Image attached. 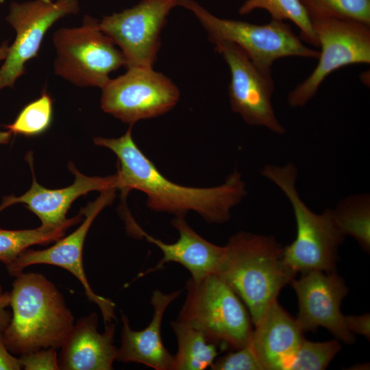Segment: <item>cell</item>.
<instances>
[{"label":"cell","instance_id":"6da1fadb","mask_svg":"<svg viewBox=\"0 0 370 370\" xmlns=\"http://www.w3.org/2000/svg\"><path fill=\"white\" fill-rule=\"evenodd\" d=\"M132 126L119 138L96 137L94 143L110 149L117 157L116 189L125 197L132 190L144 193L151 210L175 217L189 211L199 214L209 223H223L231 217L232 209L247 195L245 184L236 170L224 183L208 188L185 186L164 176L134 142Z\"/></svg>","mask_w":370,"mask_h":370},{"label":"cell","instance_id":"7a4b0ae2","mask_svg":"<svg viewBox=\"0 0 370 370\" xmlns=\"http://www.w3.org/2000/svg\"><path fill=\"white\" fill-rule=\"evenodd\" d=\"M296 273L273 236L240 232L225 245L215 274L240 297L255 325Z\"/></svg>","mask_w":370,"mask_h":370},{"label":"cell","instance_id":"3957f363","mask_svg":"<svg viewBox=\"0 0 370 370\" xmlns=\"http://www.w3.org/2000/svg\"><path fill=\"white\" fill-rule=\"evenodd\" d=\"M10 293L12 317L3 331L15 355L42 348L59 349L74 325V317L56 285L38 273L14 277Z\"/></svg>","mask_w":370,"mask_h":370},{"label":"cell","instance_id":"277c9868","mask_svg":"<svg viewBox=\"0 0 370 370\" xmlns=\"http://www.w3.org/2000/svg\"><path fill=\"white\" fill-rule=\"evenodd\" d=\"M261 173L282 190L293 210L297 234L292 243L283 247L285 262L296 273L336 271L338 249L345 235L336 223L333 210L317 214L305 204L295 186L297 171L293 163L268 164Z\"/></svg>","mask_w":370,"mask_h":370},{"label":"cell","instance_id":"5b68a950","mask_svg":"<svg viewBox=\"0 0 370 370\" xmlns=\"http://www.w3.org/2000/svg\"><path fill=\"white\" fill-rule=\"evenodd\" d=\"M177 320L200 331L207 339L233 350L249 345L253 329L247 308L221 278L211 274L190 278Z\"/></svg>","mask_w":370,"mask_h":370},{"label":"cell","instance_id":"8992f818","mask_svg":"<svg viewBox=\"0 0 370 370\" xmlns=\"http://www.w3.org/2000/svg\"><path fill=\"white\" fill-rule=\"evenodd\" d=\"M99 23L97 19L86 15L80 26L62 27L54 32L56 75L77 86L101 89L112 72L125 66L122 52L101 30Z\"/></svg>","mask_w":370,"mask_h":370},{"label":"cell","instance_id":"52a82bcc","mask_svg":"<svg viewBox=\"0 0 370 370\" xmlns=\"http://www.w3.org/2000/svg\"><path fill=\"white\" fill-rule=\"evenodd\" d=\"M178 5L193 13L212 43L232 42L264 69H271L273 63L282 58H319V51L306 47L284 21L272 18L267 24L258 25L217 17L194 0H178Z\"/></svg>","mask_w":370,"mask_h":370},{"label":"cell","instance_id":"ba28073f","mask_svg":"<svg viewBox=\"0 0 370 370\" xmlns=\"http://www.w3.org/2000/svg\"><path fill=\"white\" fill-rule=\"evenodd\" d=\"M311 23L321 47L319 62L311 74L289 92L288 103L293 108L305 106L336 70L370 63V25L334 18H312Z\"/></svg>","mask_w":370,"mask_h":370},{"label":"cell","instance_id":"9c48e42d","mask_svg":"<svg viewBox=\"0 0 370 370\" xmlns=\"http://www.w3.org/2000/svg\"><path fill=\"white\" fill-rule=\"evenodd\" d=\"M101 90V109L130 125L169 112L180 99L177 86L153 68H127Z\"/></svg>","mask_w":370,"mask_h":370},{"label":"cell","instance_id":"30bf717a","mask_svg":"<svg viewBox=\"0 0 370 370\" xmlns=\"http://www.w3.org/2000/svg\"><path fill=\"white\" fill-rule=\"evenodd\" d=\"M79 10L78 0H32L11 3L5 20L16 34L0 68V90L14 87L25 73L26 63L37 56L45 34L53 24Z\"/></svg>","mask_w":370,"mask_h":370},{"label":"cell","instance_id":"8fae6325","mask_svg":"<svg viewBox=\"0 0 370 370\" xmlns=\"http://www.w3.org/2000/svg\"><path fill=\"white\" fill-rule=\"evenodd\" d=\"M214 45L215 50L222 56L230 69L228 94L232 111L248 125L262 126L274 133L284 134L285 129L272 106L274 82L271 69L256 64L241 47L232 42L220 41Z\"/></svg>","mask_w":370,"mask_h":370},{"label":"cell","instance_id":"7c38bea8","mask_svg":"<svg viewBox=\"0 0 370 370\" xmlns=\"http://www.w3.org/2000/svg\"><path fill=\"white\" fill-rule=\"evenodd\" d=\"M178 0H141L136 5L99 21L101 30L119 47L125 66L153 68L160 33Z\"/></svg>","mask_w":370,"mask_h":370},{"label":"cell","instance_id":"4fadbf2b","mask_svg":"<svg viewBox=\"0 0 370 370\" xmlns=\"http://www.w3.org/2000/svg\"><path fill=\"white\" fill-rule=\"evenodd\" d=\"M116 189L100 192L99 197L81 210L84 219L71 234L56 241L51 247L41 250L27 249L11 264L5 267L10 275L15 277L26 267L34 264H50L61 267L74 275L82 284L86 297L99 308L105 325L116 320L114 303L96 294L86 278L82 261L83 247L93 221L99 213L109 206Z\"/></svg>","mask_w":370,"mask_h":370},{"label":"cell","instance_id":"5bb4252c","mask_svg":"<svg viewBox=\"0 0 370 370\" xmlns=\"http://www.w3.org/2000/svg\"><path fill=\"white\" fill-rule=\"evenodd\" d=\"M298 299L296 318L303 332L318 327L329 330L338 341L351 344L354 336L347 328L341 304L348 289L344 280L336 273L310 271L291 282Z\"/></svg>","mask_w":370,"mask_h":370},{"label":"cell","instance_id":"9a60e30c","mask_svg":"<svg viewBox=\"0 0 370 370\" xmlns=\"http://www.w3.org/2000/svg\"><path fill=\"white\" fill-rule=\"evenodd\" d=\"M26 160L31 166L33 177L31 188L19 197H3L0 204V212L13 204H24L29 210L38 217L42 227L51 229L66 225L71 227L82 220L81 212L71 219L66 217L71 204L77 198L91 191L117 190L116 174L103 177L87 176L79 172L72 162L69 163V169L75 176L73 183L63 188L48 189L36 181L31 153L27 154Z\"/></svg>","mask_w":370,"mask_h":370},{"label":"cell","instance_id":"2e32d148","mask_svg":"<svg viewBox=\"0 0 370 370\" xmlns=\"http://www.w3.org/2000/svg\"><path fill=\"white\" fill-rule=\"evenodd\" d=\"M127 223L133 233L156 245L163 255L155 267L144 271L139 275L140 277L162 269L164 264L170 262L182 265L194 280L216 273L225 246L215 245L204 238L189 226L185 217H175L171 222L179 233L178 239L173 243H164L148 234L133 219H130Z\"/></svg>","mask_w":370,"mask_h":370},{"label":"cell","instance_id":"e0dca14e","mask_svg":"<svg viewBox=\"0 0 370 370\" xmlns=\"http://www.w3.org/2000/svg\"><path fill=\"white\" fill-rule=\"evenodd\" d=\"M95 312L79 318L60 347L59 368L62 370H111L118 348L114 344L116 325H105L98 331Z\"/></svg>","mask_w":370,"mask_h":370},{"label":"cell","instance_id":"ac0fdd59","mask_svg":"<svg viewBox=\"0 0 370 370\" xmlns=\"http://www.w3.org/2000/svg\"><path fill=\"white\" fill-rule=\"evenodd\" d=\"M182 293V290L170 293L154 291L151 297L152 319L143 330H132L127 317L121 313V341L116 361L143 364L156 370H171L173 355L163 344L161 325L166 309Z\"/></svg>","mask_w":370,"mask_h":370},{"label":"cell","instance_id":"d6986e66","mask_svg":"<svg viewBox=\"0 0 370 370\" xmlns=\"http://www.w3.org/2000/svg\"><path fill=\"white\" fill-rule=\"evenodd\" d=\"M254 326L249 345L263 370H286L304 339L296 318L276 299Z\"/></svg>","mask_w":370,"mask_h":370},{"label":"cell","instance_id":"ffe728a7","mask_svg":"<svg viewBox=\"0 0 370 370\" xmlns=\"http://www.w3.org/2000/svg\"><path fill=\"white\" fill-rule=\"evenodd\" d=\"M177 341L171 370H204L210 367L219 354L217 345L200 331L178 321L171 322Z\"/></svg>","mask_w":370,"mask_h":370},{"label":"cell","instance_id":"44dd1931","mask_svg":"<svg viewBox=\"0 0 370 370\" xmlns=\"http://www.w3.org/2000/svg\"><path fill=\"white\" fill-rule=\"evenodd\" d=\"M336 223L345 236L353 237L366 251L370 249V197L355 195L341 200L333 210Z\"/></svg>","mask_w":370,"mask_h":370},{"label":"cell","instance_id":"7402d4cb","mask_svg":"<svg viewBox=\"0 0 370 370\" xmlns=\"http://www.w3.org/2000/svg\"><path fill=\"white\" fill-rule=\"evenodd\" d=\"M256 9L267 10L273 19L292 21L299 27L301 39L319 47L311 19L300 0H246L238 12L245 15Z\"/></svg>","mask_w":370,"mask_h":370},{"label":"cell","instance_id":"603a6c76","mask_svg":"<svg viewBox=\"0 0 370 370\" xmlns=\"http://www.w3.org/2000/svg\"><path fill=\"white\" fill-rule=\"evenodd\" d=\"M70 226L51 229L6 230L0 227V262L11 264L24 251L35 245L56 242L63 237Z\"/></svg>","mask_w":370,"mask_h":370},{"label":"cell","instance_id":"cb8c5ba5","mask_svg":"<svg viewBox=\"0 0 370 370\" xmlns=\"http://www.w3.org/2000/svg\"><path fill=\"white\" fill-rule=\"evenodd\" d=\"M310 19L334 18L370 25V0H300Z\"/></svg>","mask_w":370,"mask_h":370},{"label":"cell","instance_id":"d4e9b609","mask_svg":"<svg viewBox=\"0 0 370 370\" xmlns=\"http://www.w3.org/2000/svg\"><path fill=\"white\" fill-rule=\"evenodd\" d=\"M52 119L53 100L43 91L38 99L23 107L12 123L4 127L12 134L35 136L47 131Z\"/></svg>","mask_w":370,"mask_h":370},{"label":"cell","instance_id":"484cf974","mask_svg":"<svg viewBox=\"0 0 370 370\" xmlns=\"http://www.w3.org/2000/svg\"><path fill=\"white\" fill-rule=\"evenodd\" d=\"M341 349L338 340L311 342L303 340L286 370H323Z\"/></svg>","mask_w":370,"mask_h":370},{"label":"cell","instance_id":"4316f807","mask_svg":"<svg viewBox=\"0 0 370 370\" xmlns=\"http://www.w3.org/2000/svg\"><path fill=\"white\" fill-rule=\"evenodd\" d=\"M210 369L212 370H263L261 363L249 345L215 359Z\"/></svg>","mask_w":370,"mask_h":370},{"label":"cell","instance_id":"83f0119b","mask_svg":"<svg viewBox=\"0 0 370 370\" xmlns=\"http://www.w3.org/2000/svg\"><path fill=\"white\" fill-rule=\"evenodd\" d=\"M57 349L42 348L20 355L22 368L25 370H59Z\"/></svg>","mask_w":370,"mask_h":370},{"label":"cell","instance_id":"f1b7e54d","mask_svg":"<svg viewBox=\"0 0 370 370\" xmlns=\"http://www.w3.org/2000/svg\"><path fill=\"white\" fill-rule=\"evenodd\" d=\"M345 323L352 333H357L369 339L370 317L369 314L358 316H345Z\"/></svg>","mask_w":370,"mask_h":370},{"label":"cell","instance_id":"f546056e","mask_svg":"<svg viewBox=\"0 0 370 370\" xmlns=\"http://www.w3.org/2000/svg\"><path fill=\"white\" fill-rule=\"evenodd\" d=\"M22 369L19 357L11 353L5 343L3 331L0 330V370H20Z\"/></svg>","mask_w":370,"mask_h":370},{"label":"cell","instance_id":"4dcf8cb0","mask_svg":"<svg viewBox=\"0 0 370 370\" xmlns=\"http://www.w3.org/2000/svg\"><path fill=\"white\" fill-rule=\"evenodd\" d=\"M10 292H3L0 295V330L4 331L9 324L12 312L8 310L10 306Z\"/></svg>","mask_w":370,"mask_h":370},{"label":"cell","instance_id":"1f68e13d","mask_svg":"<svg viewBox=\"0 0 370 370\" xmlns=\"http://www.w3.org/2000/svg\"><path fill=\"white\" fill-rule=\"evenodd\" d=\"M12 134L9 130H0V145H5L8 143L12 138Z\"/></svg>","mask_w":370,"mask_h":370},{"label":"cell","instance_id":"d6a6232c","mask_svg":"<svg viewBox=\"0 0 370 370\" xmlns=\"http://www.w3.org/2000/svg\"><path fill=\"white\" fill-rule=\"evenodd\" d=\"M9 45L8 41H5L0 46V61L4 60L8 55Z\"/></svg>","mask_w":370,"mask_h":370},{"label":"cell","instance_id":"836d02e7","mask_svg":"<svg viewBox=\"0 0 370 370\" xmlns=\"http://www.w3.org/2000/svg\"><path fill=\"white\" fill-rule=\"evenodd\" d=\"M4 291H3V286H2V284H1V280H0V295L3 293Z\"/></svg>","mask_w":370,"mask_h":370}]
</instances>
